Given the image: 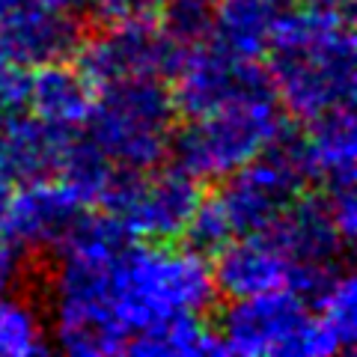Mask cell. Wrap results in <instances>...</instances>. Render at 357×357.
<instances>
[{
	"label": "cell",
	"instance_id": "obj_22",
	"mask_svg": "<svg viewBox=\"0 0 357 357\" xmlns=\"http://www.w3.org/2000/svg\"><path fill=\"white\" fill-rule=\"evenodd\" d=\"M167 0H93V13L105 27L110 24H152Z\"/></svg>",
	"mask_w": 357,
	"mask_h": 357
},
{
	"label": "cell",
	"instance_id": "obj_13",
	"mask_svg": "<svg viewBox=\"0 0 357 357\" xmlns=\"http://www.w3.org/2000/svg\"><path fill=\"white\" fill-rule=\"evenodd\" d=\"M84 39V21L69 15L18 9L0 18V57L36 69L69 60Z\"/></svg>",
	"mask_w": 357,
	"mask_h": 357
},
{
	"label": "cell",
	"instance_id": "obj_12",
	"mask_svg": "<svg viewBox=\"0 0 357 357\" xmlns=\"http://www.w3.org/2000/svg\"><path fill=\"white\" fill-rule=\"evenodd\" d=\"M265 232L283 248L295 265H340L349 238L333 220L328 197H304L289 203Z\"/></svg>",
	"mask_w": 357,
	"mask_h": 357
},
{
	"label": "cell",
	"instance_id": "obj_2",
	"mask_svg": "<svg viewBox=\"0 0 357 357\" xmlns=\"http://www.w3.org/2000/svg\"><path fill=\"white\" fill-rule=\"evenodd\" d=\"M268 77L277 102L292 116L312 119L354 98L351 18L319 6L283 9L268 39Z\"/></svg>",
	"mask_w": 357,
	"mask_h": 357
},
{
	"label": "cell",
	"instance_id": "obj_21",
	"mask_svg": "<svg viewBox=\"0 0 357 357\" xmlns=\"http://www.w3.org/2000/svg\"><path fill=\"white\" fill-rule=\"evenodd\" d=\"M218 0H167L161 6V33L178 54L211 42Z\"/></svg>",
	"mask_w": 357,
	"mask_h": 357
},
{
	"label": "cell",
	"instance_id": "obj_15",
	"mask_svg": "<svg viewBox=\"0 0 357 357\" xmlns=\"http://www.w3.org/2000/svg\"><path fill=\"white\" fill-rule=\"evenodd\" d=\"M307 131L298 137L304 164L312 182L325 185L331 191H349L354 188V116L351 107H337L328 114L307 119Z\"/></svg>",
	"mask_w": 357,
	"mask_h": 357
},
{
	"label": "cell",
	"instance_id": "obj_20",
	"mask_svg": "<svg viewBox=\"0 0 357 357\" xmlns=\"http://www.w3.org/2000/svg\"><path fill=\"white\" fill-rule=\"evenodd\" d=\"M51 345L48 321L30 301L13 292L0 298V357H30Z\"/></svg>",
	"mask_w": 357,
	"mask_h": 357
},
{
	"label": "cell",
	"instance_id": "obj_26",
	"mask_svg": "<svg viewBox=\"0 0 357 357\" xmlns=\"http://www.w3.org/2000/svg\"><path fill=\"white\" fill-rule=\"evenodd\" d=\"M18 170L13 158H9V152L3 146V140H0V211H3V206L9 203V197H13V191L18 188Z\"/></svg>",
	"mask_w": 357,
	"mask_h": 357
},
{
	"label": "cell",
	"instance_id": "obj_24",
	"mask_svg": "<svg viewBox=\"0 0 357 357\" xmlns=\"http://www.w3.org/2000/svg\"><path fill=\"white\" fill-rule=\"evenodd\" d=\"M18 9H39V13L84 18L93 9V0H0V18Z\"/></svg>",
	"mask_w": 357,
	"mask_h": 357
},
{
	"label": "cell",
	"instance_id": "obj_8",
	"mask_svg": "<svg viewBox=\"0 0 357 357\" xmlns=\"http://www.w3.org/2000/svg\"><path fill=\"white\" fill-rule=\"evenodd\" d=\"M170 77L176 114H185L188 119L244 102V98L274 93L271 77L259 66V60L232 57L211 42L185 51L176 60Z\"/></svg>",
	"mask_w": 357,
	"mask_h": 357
},
{
	"label": "cell",
	"instance_id": "obj_3",
	"mask_svg": "<svg viewBox=\"0 0 357 357\" xmlns=\"http://www.w3.org/2000/svg\"><path fill=\"white\" fill-rule=\"evenodd\" d=\"M176 105L161 77H137L96 89L84 134L119 170L164 164L173 143Z\"/></svg>",
	"mask_w": 357,
	"mask_h": 357
},
{
	"label": "cell",
	"instance_id": "obj_7",
	"mask_svg": "<svg viewBox=\"0 0 357 357\" xmlns=\"http://www.w3.org/2000/svg\"><path fill=\"white\" fill-rule=\"evenodd\" d=\"M307 182L310 173L301 143L286 128L253 161L223 178V188L215 199L232 236H248V232H262L265 227H271L277 215L304 194Z\"/></svg>",
	"mask_w": 357,
	"mask_h": 357
},
{
	"label": "cell",
	"instance_id": "obj_1",
	"mask_svg": "<svg viewBox=\"0 0 357 357\" xmlns=\"http://www.w3.org/2000/svg\"><path fill=\"white\" fill-rule=\"evenodd\" d=\"M57 256L48 333L75 357L126 354L143 331L203 316L218 295L203 253L134 238L107 211H84L57 244Z\"/></svg>",
	"mask_w": 357,
	"mask_h": 357
},
{
	"label": "cell",
	"instance_id": "obj_5",
	"mask_svg": "<svg viewBox=\"0 0 357 357\" xmlns=\"http://www.w3.org/2000/svg\"><path fill=\"white\" fill-rule=\"evenodd\" d=\"M215 337L220 354H241V357L331 354L310 304L286 286L248 298H232V304L220 312Z\"/></svg>",
	"mask_w": 357,
	"mask_h": 357
},
{
	"label": "cell",
	"instance_id": "obj_27",
	"mask_svg": "<svg viewBox=\"0 0 357 357\" xmlns=\"http://www.w3.org/2000/svg\"><path fill=\"white\" fill-rule=\"evenodd\" d=\"M307 3L325 9V13L345 15V18H351V13H354V0H307Z\"/></svg>",
	"mask_w": 357,
	"mask_h": 357
},
{
	"label": "cell",
	"instance_id": "obj_23",
	"mask_svg": "<svg viewBox=\"0 0 357 357\" xmlns=\"http://www.w3.org/2000/svg\"><path fill=\"white\" fill-rule=\"evenodd\" d=\"M30 98V69L0 57V122L27 110Z\"/></svg>",
	"mask_w": 357,
	"mask_h": 357
},
{
	"label": "cell",
	"instance_id": "obj_25",
	"mask_svg": "<svg viewBox=\"0 0 357 357\" xmlns=\"http://www.w3.org/2000/svg\"><path fill=\"white\" fill-rule=\"evenodd\" d=\"M24 259H13V256H0V298L21 292V283H24Z\"/></svg>",
	"mask_w": 357,
	"mask_h": 357
},
{
	"label": "cell",
	"instance_id": "obj_10",
	"mask_svg": "<svg viewBox=\"0 0 357 357\" xmlns=\"http://www.w3.org/2000/svg\"><path fill=\"white\" fill-rule=\"evenodd\" d=\"M178 57L182 54L152 24H110L77 45V69L96 89L137 77H164Z\"/></svg>",
	"mask_w": 357,
	"mask_h": 357
},
{
	"label": "cell",
	"instance_id": "obj_11",
	"mask_svg": "<svg viewBox=\"0 0 357 357\" xmlns=\"http://www.w3.org/2000/svg\"><path fill=\"white\" fill-rule=\"evenodd\" d=\"M211 256H215V262L208 265L211 280H215L218 292L229 301L259 295L268 289H283L295 268V262L265 229L236 236Z\"/></svg>",
	"mask_w": 357,
	"mask_h": 357
},
{
	"label": "cell",
	"instance_id": "obj_16",
	"mask_svg": "<svg viewBox=\"0 0 357 357\" xmlns=\"http://www.w3.org/2000/svg\"><path fill=\"white\" fill-rule=\"evenodd\" d=\"M280 13L283 9H277L268 0H218L211 45H218L232 57L259 60Z\"/></svg>",
	"mask_w": 357,
	"mask_h": 357
},
{
	"label": "cell",
	"instance_id": "obj_14",
	"mask_svg": "<svg viewBox=\"0 0 357 357\" xmlns=\"http://www.w3.org/2000/svg\"><path fill=\"white\" fill-rule=\"evenodd\" d=\"M93 102L96 86L86 81L77 66H66V60H57L30 69L27 110L36 119H42L45 126L63 134L84 131Z\"/></svg>",
	"mask_w": 357,
	"mask_h": 357
},
{
	"label": "cell",
	"instance_id": "obj_6",
	"mask_svg": "<svg viewBox=\"0 0 357 357\" xmlns=\"http://www.w3.org/2000/svg\"><path fill=\"white\" fill-rule=\"evenodd\" d=\"M199 199L203 191L191 173L176 164H155L149 170H116L98 206L134 238L176 241L185 236Z\"/></svg>",
	"mask_w": 357,
	"mask_h": 357
},
{
	"label": "cell",
	"instance_id": "obj_18",
	"mask_svg": "<svg viewBox=\"0 0 357 357\" xmlns=\"http://www.w3.org/2000/svg\"><path fill=\"white\" fill-rule=\"evenodd\" d=\"M316 325L321 331V337L328 342L331 354L351 351L357 340V286L354 277L340 268L337 274L328 280V286L321 289V295L310 304Z\"/></svg>",
	"mask_w": 357,
	"mask_h": 357
},
{
	"label": "cell",
	"instance_id": "obj_17",
	"mask_svg": "<svg viewBox=\"0 0 357 357\" xmlns=\"http://www.w3.org/2000/svg\"><path fill=\"white\" fill-rule=\"evenodd\" d=\"M72 134H63L57 128L45 126L42 119L33 114H18L13 119L0 122V140L13 158L21 182H33V178H48L57 173L63 146Z\"/></svg>",
	"mask_w": 357,
	"mask_h": 357
},
{
	"label": "cell",
	"instance_id": "obj_9",
	"mask_svg": "<svg viewBox=\"0 0 357 357\" xmlns=\"http://www.w3.org/2000/svg\"><path fill=\"white\" fill-rule=\"evenodd\" d=\"M89 206L63 178H33L15 188L0 211V256L30 259L39 250H57Z\"/></svg>",
	"mask_w": 357,
	"mask_h": 357
},
{
	"label": "cell",
	"instance_id": "obj_19",
	"mask_svg": "<svg viewBox=\"0 0 357 357\" xmlns=\"http://www.w3.org/2000/svg\"><path fill=\"white\" fill-rule=\"evenodd\" d=\"M128 354L146 357H199V354H220L215 331L203 325V316H185L164 321L158 328L143 331L128 345Z\"/></svg>",
	"mask_w": 357,
	"mask_h": 357
},
{
	"label": "cell",
	"instance_id": "obj_28",
	"mask_svg": "<svg viewBox=\"0 0 357 357\" xmlns=\"http://www.w3.org/2000/svg\"><path fill=\"white\" fill-rule=\"evenodd\" d=\"M268 3H274L277 9H286V6H292V3H295V0H268Z\"/></svg>",
	"mask_w": 357,
	"mask_h": 357
},
{
	"label": "cell",
	"instance_id": "obj_4",
	"mask_svg": "<svg viewBox=\"0 0 357 357\" xmlns=\"http://www.w3.org/2000/svg\"><path fill=\"white\" fill-rule=\"evenodd\" d=\"M286 131V116L277 96H256L227 105L203 116H191L182 131H173L170 152L176 167L197 182H218L253 161Z\"/></svg>",
	"mask_w": 357,
	"mask_h": 357
}]
</instances>
